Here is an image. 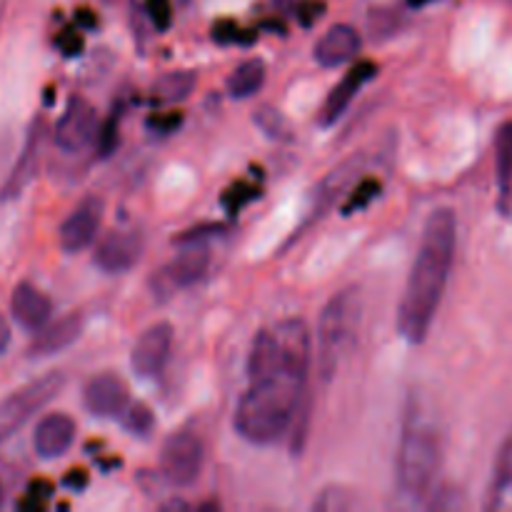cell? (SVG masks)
<instances>
[{
	"label": "cell",
	"mask_w": 512,
	"mask_h": 512,
	"mask_svg": "<svg viewBox=\"0 0 512 512\" xmlns=\"http://www.w3.org/2000/svg\"><path fill=\"white\" fill-rule=\"evenodd\" d=\"M378 193H380V183H378V180L365 178L363 183H360L358 188H355V193L350 195V200H348V203H345L343 213H345V215H350V213H353L355 208H358V210H360V208H365V205H368L370 200H373L375 195H378Z\"/></svg>",
	"instance_id": "484cf974"
},
{
	"label": "cell",
	"mask_w": 512,
	"mask_h": 512,
	"mask_svg": "<svg viewBox=\"0 0 512 512\" xmlns=\"http://www.w3.org/2000/svg\"><path fill=\"white\" fill-rule=\"evenodd\" d=\"M8 345H10V325L8 320H5V315L0 313V355L8 350Z\"/></svg>",
	"instance_id": "83f0119b"
},
{
	"label": "cell",
	"mask_w": 512,
	"mask_h": 512,
	"mask_svg": "<svg viewBox=\"0 0 512 512\" xmlns=\"http://www.w3.org/2000/svg\"><path fill=\"white\" fill-rule=\"evenodd\" d=\"M455 245H458L455 213L450 208L433 210L425 220L418 255L413 260L398 308V333L405 343L420 345L428 338L453 270Z\"/></svg>",
	"instance_id": "7a4b0ae2"
},
{
	"label": "cell",
	"mask_w": 512,
	"mask_h": 512,
	"mask_svg": "<svg viewBox=\"0 0 512 512\" xmlns=\"http://www.w3.org/2000/svg\"><path fill=\"white\" fill-rule=\"evenodd\" d=\"M120 420H123V428L130 435H138V438H148L155 428V415L145 403L128 405V410H125Z\"/></svg>",
	"instance_id": "d4e9b609"
},
{
	"label": "cell",
	"mask_w": 512,
	"mask_h": 512,
	"mask_svg": "<svg viewBox=\"0 0 512 512\" xmlns=\"http://www.w3.org/2000/svg\"><path fill=\"white\" fill-rule=\"evenodd\" d=\"M205 450L195 433L170 435L160 450V478L173 488H190L200 478Z\"/></svg>",
	"instance_id": "8992f818"
},
{
	"label": "cell",
	"mask_w": 512,
	"mask_h": 512,
	"mask_svg": "<svg viewBox=\"0 0 512 512\" xmlns=\"http://www.w3.org/2000/svg\"><path fill=\"white\" fill-rule=\"evenodd\" d=\"M360 165H363V158H358V155H355V158H350V160H345V163L340 165V168H335L333 173H330L328 178H325L323 183H320L318 188H315L313 205H310V208H308V218H305L303 225H300V228L295 230L293 240L298 238V235L303 233V230H308L310 225L315 223V220L323 218V215L328 213V208L335 203V198H338V195L343 193L345 188H348L350 180H353L355 175H358Z\"/></svg>",
	"instance_id": "e0dca14e"
},
{
	"label": "cell",
	"mask_w": 512,
	"mask_h": 512,
	"mask_svg": "<svg viewBox=\"0 0 512 512\" xmlns=\"http://www.w3.org/2000/svg\"><path fill=\"white\" fill-rule=\"evenodd\" d=\"M143 233L135 228H113L100 238L95 248V265L108 275H123L140 263Z\"/></svg>",
	"instance_id": "ba28073f"
},
{
	"label": "cell",
	"mask_w": 512,
	"mask_h": 512,
	"mask_svg": "<svg viewBox=\"0 0 512 512\" xmlns=\"http://www.w3.org/2000/svg\"><path fill=\"white\" fill-rule=\"evenodd\" d=\"M253 123L263 130L265 138L275 140V143H293L295 140L290 120L273 105H260L253 115Z\"/></svg>",
	"instance_id": "cb8c5ba5"
},
{
	"label": "cell",
	"mask_w": 512,
	"mask_h": 512,
	"mask_svg": "<svg viewBox=\"0 0 512 512\" xmlns=\"http://www.w3.org/2000/svg\"><path fill=\"white\" fill-rule=\"evenodd\" d=\"M3 498H5V493H3V483H0V505H3Z\"/></svg>",
	"instance_id": "f546056e"
},
{
	"label": "cell",
	"mask_w": 512,
	"mask_h": 512,
	"mask_svg": "<svg viewBox=\"0 0 512 512\" xmlns=\"http://www.w3.org/2000/svg\"><path fill=\"white\" fill-rule=\"evenodd\" d=\"M440 438L430 425L418 418L408 420L395 453V485L408 500H420L430 493L440 470Z\"/></svg>",
	"instance_id": "3957f363"
},
{
	"label": "cell",
	"mask_w": 512,
	"mask_h": 512,
	"mask_svg": "<svg viewBox=\"0 0 512 512\" xmlns=\"http://www.w3.org/2000/svg\"><path fill=\"white\" fill-rule=\"evenodd\" d=\"M490 512H512V430L505 435L500 445L498 460H495L493 485L488 495Z\"/></svg>",
	"instance_id": "ffe728a7"
},
{
	"label": "cell",
	"mask_w": 512,
	"mask_h": 512,
	"mask_svg": "<svg viewBox=\"0 0 512 512\" xmlns=\"http://www.w3.org/2000/svg\"><path fill=\"white\" fill-rule=\"evenodd\" d=\"M83 405L93 418L118 420L130 405L128 385L113 373L95 375L83 388Z\"/></svg>",
	"instance_id": "8fae6325"
},
{
	"label": "cell",
	"mask_w": 512,
	"mask_h": 512,
	"mask_svg": "<svg viewBox=\"0 0 512 512\" xmlns=\"http://www.w3.org/2000/svg\"><path fill=\"white\" fill-rule=\"evenodd\" d=\"M363 320V293L345 288L328 300L318 320V370L323 378H333L335 370L353 350Z\"/></svg>",
	"instance_id": "277c9868"
},
{
	"label": "cell",
	"mask_w": 512,
	"mask_h": 512,
	"mask_svg": "<svg viewBox=\"0 0 512 512\" xmlns=\"http://www.w3.org/2000/svg\"><path fill=\"white\" fill-rule=\"evenodd\" d=\"M65 388V375L53 370L48 375L30 380L28 385L10 393L8 398L0 400V445L13 438L35 413L45 408L50 400L58 398L60 390Z\"/></svg>",
	"instance_id": "5b68a950"
},
{
	"label": "cell",
	"mask_w": 512,
	"mask_h": 512,
	"mask_svg": "<svg viewBox=\"0 0 512 512\" xmlns=\"http://www.w3.org/2000/svg\"><path fill=\"white\" fill-rule=\"evenodd\" d=\"M180 245V253L160 273L168 288H190L200 283L210 268V245L203 238L180 240Z\"/></svg>",
	"instance_id": "7c38bea8"
},
{
	"label": "cell",
	"mask_w": 512,
	"mask_h": 512,
	"mask_svg": "<svg viewBox=\"0 0 512 512\" xmlns=\"http://www.w3.org/2000/svg\"><path fill=\"white\" fill-rule=\"evenodd\" d=\"M265 83V63L258 58H250L240 63L233 73L228 75V93L230 98H253Z\"/></svg>",
	"instance_id": "603a6c76"
},
{
	"label": "cell",
	"mask_w": 512,
	"mask_h": 512,
	"mask_svg": "<svg viewBox=\"0 0 512 512\" xmlns=\"http://www.w3.org/2000/svg\"><path fill=\"white\" fill-rule=\"evenodd\" d=\"M173 350V325L155 323L143 330L130 353V368L138 378L153 380L165 370Z\"/></svg>",
	"instance_id": "9c48e42d"
},
{
	"label": "cell",
	"mask_w": 512,
	"mask_h": 512,
	"mask_svg": "<svg viewBox=\"0 0 512 512\" xmlns=\"http://www.w3.org/2000/svg\"><path fill=\"white\" fill-rule=\"evenodd\" d=\"M195 78L193 70H170V73L160 75L153 85V103L158 105H173V103H183L185 98H190L193 93Z\"/></svg>",
	"instance_id": "7402d4cb"
},
{
	"label": "cell",
	"mask_w": 512,
	"mask_h": 512,
	"mask_svg": "<svg viewBox=\"0 0 512 512\" xmlns=\"http://www.w3.org/2000/svg\"><path fill=\"white\" fill-rule=\"evenodd\" d=\"M40 145H43V120H35L33 128H30L28 140L23 145V153H20L18 163H15L13 173L5 180L3 190H0V200H15L23 195V190L33 183V178L38 175V163H40Z\"/></svg>",
	"instance_id": "ac0fdd59"
},
{
	"label": "cell",
	"mask_w": 512,
	"mask_h": 512,
	"mask_svg": "<svg viewBox=\"0 0 512 512\" xmlns=\"http://www.w3.org/2000/svg\"><path fill=\"white\" fill-rule=\"evenodd\" d=\"M310 363L313 333L303 318L260 330L248 353V388L235 405V433L253 445L278 443L303 403Z\"/></svg>",
	"instance_id": "6da1fadb"
},
{
	"label": "cell",
	"mask_w": 512,
	"mask_h": 512,
	"mask_svg": "<svg viewBox=\"0 0 512 512\" xmlns=\"http://www.w3.org/2000/svg\"><path fill=\"white\" fill-rule=\"evenodd\" d=\"M10 313L13 320L28 333H38L40 328L50 323L53 315V303L43 290H38L30 283L15 285L13 295H10Z\"/></svg>",
	"instance_id": "2e32d148"
},
{
	"label": "cell",
	"mask_w": 512,
	"mask_h": 512,
	"mask_svg": "<svg viewBox=\"0 0 512 512\" xmlns=\"http://www.w3.org/2000/svg\"><path fill=\"white\" fill-rule=\"evenodd\" d=\"M270 3H273L275 8H288V5L293 3V0H270Z\"/></svg>",
	"instance_id": "f1b7e54d"
},
{
	"label": "cell",
	"mask_w": 512,
	"mask_h": 512,
	"mask_svg": "<svg viewBox=\"0 0 512 512\" xmlns=\"http://www.w3.org/2000/svg\"><path fill=\"white\" fill-rule=\"evenodd\" d=\"M495 173H498L500 205L503 210H508L512 195V120L500 125L495 133Z\"/></svg>",
	"instance_id": "44dd1931"
},
{
	"label": "cell",
	"mask_w": 512,
	"mask_h": 512,
	"mask_svg": "<svg viewBox=\"0 0 512 512\" xmlns=\"http://www.w3.org/2000/svg\"><path fill=\"white\" fill-rule=\"evenodd\" d=\"M350 500L343 490H325L318 500H315V510H340L348 508Z\"/></svg>",
	"instance_id": "4316f807"
},
{
	"label": "cell",
	"mask_w": 512,
	"mask_h": 512,
	"mask_svg": "<svg viewBox=\"0 0 512 512\" xmlns=\"http://www.w3.org/2000/svg\"><path fill=\"white\" fill-rule=\"evenodd\" d=\"M360 45H363V38L358 30L348 23H338L315 43L313 55L323 68H338L360 53Z\"/></svg>",
	"instance_id": "d6986e66"
},
{
	"label": "cell",
	"mask_w": 512,
	"mask_h": 512,
	"mask_svg": "<svg viewBox=\"0 0 512 512\" xmlns=\"http://www.w3.org/2000/svg\"><path fill=\"white\" fill-rule=\"evenodd\" d=\"M100 220H103V200L95 198V195L80 200L73 208V213L60 225V248L70 255L83 253L98 238Z\"/></svg>",
	"instance_id": "30bf717a"
},
{
	"label": "cell",
	"mask_w": 512,
	"mask_h": 512,
	"mask_svg": "<svg viewBox=\"0 0 512 512\" xmlns=\"http://www.w3.org/2000/svg\"><path fill=\"white\" fill-rule=\"evenodd\" d=\"M375 75H378V65H375L373 60H358V63L343 75V80L330 90L328 98H325L323 108H320V125H323V128H330L333 123H338V118L348 110V105L353 103L355 95H358Z\"/></svg>",
	"instance_id": "4fadbf2b"
},
{
	"label": "cell",
	"mask_w": 512,
	"mask_h": 512,
	"mask_svg": "<svg viewBox=\"0 0 512 512\" xmlns=\"http://www.w3.org/2000/svg\"><path fill=\"white\" fill-rule=\"evenodd\" d=\"M75 440V420L65 413H50L38 423L33 433V450L43 460H58L70 450Z\"/></svg>",
	"instance_id": "9a60e30c"
},
{
	"label": "cell",
	"mask_w": 512,
	"mask_h": 512,
	"mask_svg": "<svg viewBox=\"0 0 512 512\" xmlns=\"http://www.w3.org/2000/svg\"><path fill=\"white\" fill-rule=\"evenodd\" d=\"M80 335H83V315H63V318H58L55 323H48L45 328H40L38 333H35L33 343L28 345V358L40 360L63 353V350L70 348Z\"/></svg>",
	"instance_id": "5bb4252c"
},
{
	"label": "cell",
	"mask_w": 512,
	"mask_h": 512,
	"mask_svg": "<svg viewBox=\"0 0 512 512\" xmlns=\"http://www.w3.org/2000/svg\"><path fill=\"white\" fill-rule=\"evenodd\" d=\"M98 133H100L98 110H95L85 98L73 95V98L68 100V105H65L60 120L55 123L53 140L63 153L75 155V153H83V150L93 143Z\"/></svg>",
	"instance_id": "52a82bcc"
}]
</instances>
